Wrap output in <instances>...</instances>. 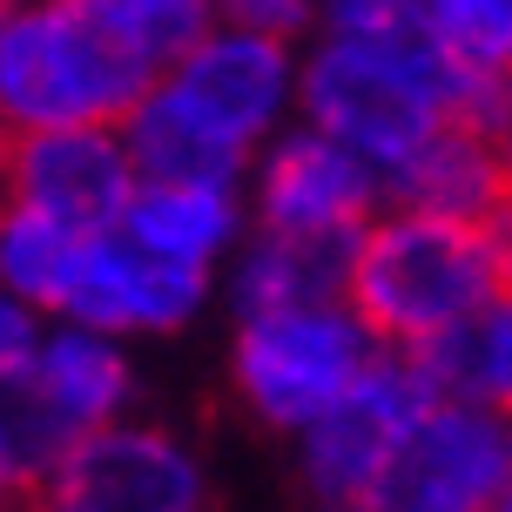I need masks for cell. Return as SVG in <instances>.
I'll list each match as a JSON object with an SVG mask.
<instances>
[{
    "instance_id": "obj_5",
    "label": "cell",
    "mask_w": 512,
    "mask_h": 512,
    "mask_svg": "<svg viewBox=\"0 0 512 512\" xmlns=\"http://www.w3.org/2000/svg\"><path fill=\"white\" fill-rule=\"evenodd\" d=\"M155 95L203 142H216L250 169V155L297 122V48L256 41L236 27H209L196 48H182L155 75Z\"/></svg>"
},
{
    "instance_id": "obj_6",
    "label": "cell",
    "mask_w": 512,
    "mask_h": 512,
    "mask_svg": "<svg viewBox=\"0 0 512 512\" xmlns=\"http://www.w3.org/2000/svg\"><path fill=\"white\" fill-rule=\"evenodd\" d=\"M438 405V384L418 358L378 351L344 398L310 432H297V492L310 512H364L405 432Z\"/></svg>"
},
{
    "instance_id": "obj_15",
    "label": "cell",
    "mask_w": 512,
    "mask_h": 512,
    "mask_svg": "<svg viewBox=\"0 0 512 512\" xmlns=\"http://www.w3.org/2000/svg\"><path fill=\"white\" fill-rule=\"evenodd\" d=\"M27 371L41 378V391L54 398V411L68 418L75 438L135 418V358H128L122 337L75 331V324H48Z\"/></svg>"
},
{
    "instance_id": "obj_4",
    "label": "cell",
    "mask_w": 512,
    "mask_h": 512,
    "mask_svg": "<svg viewBox=\"0 0 512 512\" xmlns=\"http://www.w3.org/2000/svg\"><path fill=\"white\" fill-rule=\"evenodd\" d=\"M378 344L351 304H310V310H263L236 317L230 337V391L263 432L297 438L371 371Z\"/></svg>"
},
{
    "instance_id": "obj_16",
    "label": "cell",
    "mask_w": 512,
    "mask_h": 512,
    "mask_svg": "<svg viewBox=\"0 0 512 512\" xmlns=\"http://www.w3.org/2000/svg\"><path fill=\"white\" fill-rule=\"evenodd\" d=\"M75 452L68 418L54 411L34 371H0V499L41 506L61 479V465Z\"/></svg>"
},
{
    "instance_id": "obj_8",
    "label": "cell",
    "mask_w": 512,
    "mask_h": 512,
    "mask_svg": "<svg viewBox=\"0 0 512 512\" xmlns=\"http://www.w3.org/2000/svg\"><path fill=\"white\" fill-rule=\"evenodd\" d=\"M243 203H250V230L358 236L384 209V189L358 155H344L337 142H324L317 128L290 122L277 142H263V149L250 155Z\"/></svg>"
},
{
    "instance_id": "obj_14",
    "label": "cell",
    "mask_w": 512,
    "mask_h": 512,
    "mask_svg": "<svg viewBox=\"0 0 512 512\" xmlns=\"http://www.w3.org/2000/svg\"><path fill=\"white\" fill-rule=\"evenodd\" d=\"M351 243H358V236L250 230V236H243V250L230 256V304H236V317L344 304V283H351Z\"/></svg>"
},
{
    "instance_id": "obj_3",
    "label": "cell",
    "mask_w": 512,
    "mask_h": 512,
    "mask_svg": "<svg viewBox=\"0 0 512 512\" xmlns=\"http://www.w3.org/2000/svg\"><path fill=\"white\" fill-rule=\"evenodd\" d=\"M452 61L418 41V48H351V41H310L297 54V122L317 128L324 142L358 155L371 176H391L432 128H445L452 102Z\"/></svg>"
},
{
    "instance_id": "obj_19",
    "label": "cell",
    "mask_w": 512,
    "mask_h": 512,
    "mask_svg": "<svg viewBox=\"0 0 512 512\" xmlns=\"http://www.w3.org/2000/svg\"><path fill=\"white\" fill-rule=\"evenodd\" d=\"M425 34L465 75H512V0H425Z\"/></svg>"
},
{
    "instance_id": "obj_9",
    "label": "cell",
    "mask_w": 512,
    "mask_h": 512,
    "mask_svg": "<svg viewBox=\"0 0 512 512\" xmlns=\"http://www.w3.org/2000/svg\"><path fill=\"white\" fill-rule=\"evenodd\" d=\"M54 499L81 512H209V472L182 432L155 418H122L75 438Z\"/></svg>"
},
{
    "instance_id": "obj_28",
    "label": "cell",
    "mask_w": 512,
    "mask_h": 512,
    "mask_svg": "<svg viewBox=\"0 0 512 512\" xmlns=\"http://www.w3.org/2000/svg\"><path fill=\"white\" fill-rule=\"evenodd\" d=\"M506 472H512V418H506Z\"/></svg>"
},
{
    "instance_id": "obj_1",
    "label": "cell",
    "mask_w": 512,
    "mask_h": 512,
    "mask_svg": "<svg viewBox=\"0 0 512 512\" xmlns=\"http://www.w3.org/2000/svg\"><path fill=\"white\" fill-rule=\"evenodd\" d=\"M506 290L492 243L479 223L418 216V209H378L351 243V283L344 304L378 351L418 358L465 331L479 310Z\"/></svg>"
},
{
    "instance_id": "obj_7",
    "label": "cell",
    "mask_w": 512,
    "mask_h": 512,
    "mask_svg": "<svg viewBox=\"0 0 512 512\" xmlns=\"http://www.w3.org/2000/svg\"><path fill=\"white\" fill-rule=\"evenodd\" d=\"M506 486V418L438 398L391 452L364 512H492Z\"/></svg>"
},
{
    "instance_id": "obj_27",
    "label": "cell",
    "mask_w": 512,
    "mask_h": 512,
    "mask_svg": "<svg viewBox=\"0 0 512 512\" xmlns=\"http://www.w3.org/2000/svg\"><path fill=\"white\" fill-rule=\"evenodd\" d=\"M21 7H41V0H0V14H21Z\"/></svg>"
},
{
    "instance_id": "obj_12",
    "label": "cell",
    "mask_w": 512,
    "mask_h": 512,
    "mask_svg": "<svg viewBox=\"0 0 512 512\" xmlns=\"http://www.w3.org/2000/svg\"><path fill=\"white\" fill-rule=\"evenodd\" d=\"M115 230L169 270L216 277L250 236V203L236 182H135Z\"/></svg>"
},
{
    "instance_id": "obj_24",
    "label": "cell",
    "mask_w": 512,
    "mask_h": 512,
    "mask_svg": "<svg viewBox=\"0 0 512 512\" xmlns=\"http://www.w3.org/2000/svg\"><path fill=\"white\" fill-rule=\"evenodd\" d=\"M479 230H486V243H492V263H499V277L512 283V196H506L499 209H492Z\"/></svg>"
},
{
    "instance_id": "obj_26",
    "label": "cell",
    "mask_w": 512,
    "mask_h": 512,
    "mask_svg": "<svg viewBox=\"0 0 512 512\" xmlns=\"http://www.w3.org/2000/svg\"><path fill=\"white\" fill-rule=\"evenodd\" d=\"M34 512H81V506H68V499H54V492H48V499H41Z\"/></svg>"
},
{
    "instance_id": "obj_17",
    "label": "cell",
    "mask_w": 512,
    "mask_h": 512,
    "mask_svg": "<svg viewBox=\"0 0 512 512\" xmlns=\"http://www.w3.org/2000/svg\"><path fill=\"white\" fill-rule=\"evenodd\" d=\"M425 378L438 384V398L452 405H479L492 418H512V283L492 297L465 331H452L445 344L418 351Z\"/></svg>"
},
{
    "instance_id": "obj_23",
    "label": "cell",
    "mask_w": 512,
    "mask_h": 512,
    "mask_svg": "<svg viewBox=\"0 0 512 512\" xmlns=\"http://www.w3.org/2000/svg\"><path fill=\"white\" fill-rule=\"evenodd\" d=\"M41 331H48V317H34L21 297L0 290V371H27L41 351Z\"/></svg>"
},
{
    "instance_id": "obj_25",
    "label": "cell",
    "mask_w": 512,
    "mask_h": 512,
    "mask_svg": "<svg viewBox=\"0 0 512 512\" xmlns=\"http://www.w3.org/2000/svg\"><path fill=\"white\" fill-rule=\"evenodd\" d=\"M7 169H14V135L0 128V209H7Z\"/></svg>"
},
{
    "instance_id": "obj_30",
    "label": "cell",
    "mask_w": 512,
    "mask_h": 512,
    "mask_svg": "<svg viewBox=\"0 0 512 512\" xmlns=\"http://www.w3.org/2000/svg\"><path fill=\"white\" fill-rule=\"evenodd\" d=\"M0 512H21V506H14V499H0Z\"/></svg>"
},
{
    "instance_id": "obj_21",
    "label": "cell",
    "mask_w": 512,
    "mask_h": 512,
    "mask_svg": "<svg viewBox=\"0 0 512 512\" xmlns=\"http://www.w3.org/2000/svg\"><path fill=\"white\" fill-rule=\"evenodd\" d=\"M317 34L351 41V48H418L425 34V0H317Z\"/></svg>"
},
{
    "instance_id": "obj_13",
    "label": "cell",
    "mask_w": 512,
    "mask_h": 512,
    "mask_svg": "<svg viewBox=\"0 0 512 512\" xmlns=\"http://www.w3.org/2000/svg\"><path fill=\"white\" fill-rule=\"evenodd\" d=\"M384 209H418V216H452V223H486L512 196V155L472 128H432L418 149L378 182Z\"/></svg>"
},
{
    "instance_id": "obj_29",
    "label": "cell",
    "mask_w": 512,
    "mask_h": 512,
    "mask_svg": "<svg viewBox=\"0 0 512 512\" xmlns=\"http://www.w3.org/2000/svg\"><path fill=\"white\" fill-rule=\"evenodd\" d=\"M492 512H512V486H506V499H499V506H492Z\"/></svg>"
},
{
    "instance_id": "obj_22",
    "label": "cell",
    "mask_w": 512,
    "mask_h": 512,
    "mask_svg": "<svg viewBox=\"0 0 512 512\" xmlns=\"http://www.w3.org/2000/svg\"><path fill=\"white\" fill-rule=\"evenodd\" d=\"M209 7H216V27L283 41V48H297V34L317 27V0H209Z\"/></svg>"
},
{
    "instance_id": "obj_10",
    "label": "cell",
    "mask_w": 512,
    "mask_h": 512,
    "mask_svg": "<svg viewBox=\"0 0 512 512\" xmlns=\"http://www.w3.org/2000/svg\"><path fill=\"white\" fill-rule=\"evenodd\" d=\"M203 304H209V277L169 270V263L142 256L122 230H108V236H81L75 277H68L54 324L102 331L128 344V337H169L182 324H196Z\"/></svg>"
},
{
    "instance_id": "obj_18",
    "label": "cell",
    "mask_w": 512,
    "mask_h": 512,
    "mask_svg": "<svg viewBox=\"0 0 512 512\" xmlns=\"http://www.w3.org/2000/svg\"><path fill=\"white\" fill-rule=\"evenodd\" d=\"M75 256H81V236L61 230L54 216H34L21 203L0 209V290L21 297L34 317L54 324V310L68 297V277H75Z\"/></svg>"
},
{
    "instance_id": "obj_20",
    "label": "cell",
    "mask_w": 512,
    "mask_h": 512,
    "mask_svg": "<svg viewBox=\"0 0 512 512\" xmlns=\"http://www.w3.org/2000/svg\"><path fill=\"white\" fill-rule=\"evenodd\" d=\"M88 7L149 61L155 75L216 27V7H209V0H88Z\"/></svg>"
},
{
    "instance_id": "obj_2",
    "label": "cell",
    "mask_w": 512,
    "mask_h": 512,
    "mask_svg": "<svg viewBox=\"0 0 512 512\" xmlns=\"http://www.w3.org/2000/svg\"><path fill=\"white\" fill-rule=\"evenodd\" d=\"M155 88V68L88 0H41L0 14V128H122Z\"/></svg>"
},
{
    "instance_id": "obj_11",
    "label": "cell",
    "mask_w": 512,
    "mask_h": 512,
    "mask_svg": "<svg viewBox=\"0 0 512 512\" xmlns=\"http://www.w3.org/2000/svg\"><path fill=\"white\" fill-rule=\"evenodd\" d=\"M135 196L122 128H41L14 135V169H7V203L54 216L75 236H108Z\"/></svg>"
}]
</instances>
